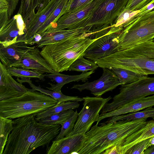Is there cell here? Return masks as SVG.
Returning a JSON list of instances; mask_svg holds the SVG:
<instances>
[{"mask_svg":"<svg viewBox=\"0 0 154 154\" xmlns=\"http://www.w3.org/2000/svg\"><path fill=\"white\" fill-rule=\"evenodd\" d=\"M9 20L8 11H0V27Z\"/></svg>","mask_w":154,"mask_h":154,"instance_id":"obj_40","label":"cell"},{"mask_svg":"<svg viewBox=\"0 0 154 154\" xmlns=\"http://www.w3.org/2000/svg\"><path fill=\"white\" fill-rule=\"evenodd\" d=\"M32 114L13 120L2 154H28L40 146H48L60 132L61 125L41 124Z\"/></svg>","mask_w":154,"mask_h":154,"instance_id":"obj_1","label":"cell"},{"mask_svg":"<svg viewBox=\"0 0 154 154\" xmlns=\"http://www.w3.org/2000/svg\"><path fill=\"white\" fill-rule=\"evenodd\" d=\"M154 9V0H152L149 3L140 9L139 12L132 18L140 17Z\"/></svg>","mask_w":154,"mask_h":154,"instance_id":"obj_38","label":"cell"},{"mask_svg":"<svg viewBox=\"0 0 154 154\" xmlns=\"http://www.w3.org/2000/svg\"><path fill=\"white\" fill-rule=\"evenodd\" d=\"M34 0H21L18 13L22 16L25 24V29L29 25L35 15L33 9Z\"/></svg>","mask_w":154,"mask_h":154,"instance_id":"obj_30","label":"cell"},{"mask_svg":"<svg viewBox=\"0 0 154 154\" xmlns=\"http://www.w3.org/2000/svg\"><path fill=\"white\" fill-rule=\"evenodd\" d=\"M83 98V106L78 113V119L72 132L68 135L81 133L85 134L93 123L98 121L101 110L112 98L110 96L105 98L101 96H86Z\"/></svg>","mask_w":154,"mask_h":154,"instance_id":"obj_9","label":"cell"},{"mask_svg":"<svg viewBox=\"0 0 154 154\" xmlns=\"http://www.w3.org/2000/svg\"><path fill=\"white\" fill-rule=\"evenodd\" d=\"M69 0H62L56 8L39 29L37 33L41 35L50 24L56 22L63 15L68 12L66 9Z\"/></svg>","mask_w":154,"mask_h":154,"instance_id":"obj_27","label":"cell"},{"mask_svg":"<svg viewBox=\"0 0 154 154\" xmlns=\"http://www.w3.org/2000/svg\"><path fill=\"white\" fill-rule=\"evenodd\" d=\"M25 42L18 40L5 46H0V59L7 67L19 61L22 56L30 48Z\"/></svg>","mask_w":154,"mask_h":154,"instance_id":"obj_18","label":"cell"},{"mask_svg":"<svg viewBox=\"0 0 154 154\" xmlns=\"http://www.w3.org/2000/svg\"><path fill=\"white\" fill-rule=\"evenodd\" d=\"M85 140V135L83 133L68 135L60 139L54 140L48 147L46 154H78L82 148Z\"/></svg>","mask_w":154,"mask_h":154,"instance_id":"obj_14","label":"cell"},{"mask_svg":"<svg viewBox=\"0 0 154 154\" xmlns=\"http://www.w3.org/2000/svg\"><path fill=\"white\" fill-rule=\"evenodd\" d=\"M119 34V51L128 49L154 39V9L132 18Z\"/></svg>","mask_w":154,"mask_h":154,"instance_id":"obj_6","label":"cell"},{"mask_svg":"<svg viewBox=\"0 0 154 154\" xmlns=\"http://www.w3.org/2000/svg\"><path fill=\"white\" fill-rule=\"evenodd\" d=\"M152 41L154 42V39Z\"/></svg>","mask_w":154,"mask_h":154,"instance_id":"obj_48","label":"cell"},{"mask_svg":"<svg viewBox=\"0 0 154 154\" xmlns=\"http://www.w3.org/2000/svg\"><path fill=\"white\" fill-rule=\"evenodd\" d=\"M95 62L102 68L117 67L143 75L154 74V42H146L119 51Z\"/></svg>","mask_w":154,"mask_h":154,"instance_id":"obj_4","label":"cell"},{"mask_svg":"<svg viewBox=\"0 0 154 154\" xmlns=\"http://www.w3.org/2000/svg\"><path fill=\"white\" fill-rule=\"evenodd\" d=\"M101 30L85 33L46 45L42 48L41 54L54 71H67L75 60L83 56L88 47L99 38H93L91 36Z\"/></svg>","mask_w":154,"mask_h":154,"instance_id":"obj_3","label":"cell"},{"mask_svg":"<svg viewBox=\"0 0 154 154\" xmlns=\"http://www.w3.org/2000/svg\"><path fill=\"white\" fill-rule=\"evenodd\" d=\"M154 137V120L148 121L145 125L125 139L122 145L118 148L119 154H125L137 143Z\"/></svg>","mask_w":154,"mask_h":154,"instance_id":"obj_21","label":"cell"},{"mask_svg":"<svg viewBox=\"0 0 154 154\" xmlns=\"http://www.w3.org/2000/svg\"><path fill=\"white\" fill-rule=\"evenodd\" d=\"M118 30L112 25L108 33L98 38L88 47L83 57L95 61L119 51L120 32Z\"/></svg>","mask_w":154,"mask_h":154,"instance_id":"obj_10","label":"cell"},{"mask_svg":"<svg viewBox=\"0 0 154 154\" xmlns=\"http://www.w3.org/2000/svg\"><path fill=\"white\" fill-rule=\"evenodd\" d=\"M95 31L93 30V27L90 26L66 29L54 34L42 36V39L36 44V46L42 48L46 45L65 38L77 37L83 33Z\"/></svg>","mask_w":154,"mask_h":154,"instance_id":"obj_19","label":"cell"},{"mask_svg":"<svg viewBox=\"0 0 154 154\" xmlns=\"http://www.w3.org/2000/svg\"><path fill=\"white\" fill-rule=\"evenodd\" d=\"M98 67L95 61L86 59L82 56L75 60L69 66L68 70L85 72L95 71Z\"/></svg>","mask_w":154,"mask_h":154,"instance_id":"obj_28","label":"cell"},{"mask_svg":"<svg viewBox=\"0 0 154 154\" xmlns=\"http://www.w3.org/2000/svg\"><path fill=\"white\" fill-rule=\"evenodd\" d=\"M143 154H154V145L148 147L145 150Z\"/></svg>","mask_w":154,"mask_h":154,"instance_id":"obj_45","label":"cell"},{"mask_svg":"<svg viewBox=\"0 0 154 154\" xmlns=\"http://www.w3.org/2000/svg\"><path fill=\"white\" fill-rule=\"evenodd\" d=\"M148 118L154 120V107L152 106L148 107L141 111L110 117L107 121L99 125H103L122 120H133Z\"/></svg>","mask_w":154,"mask_h":154,"instance_id":"obj_22","label":"cell"},{"mask_svg":"<svg viewBox=\"0 0 154 154\" xmlns=\"http://www.w3.org/2000/svg\"><path fill=\"white\" fill-rule=\"evenodd\" d=\"M8 3L7 0H0V11H8Z\"/></svg>","mask_w":154,"mask_h":154,"instance_id":"obj_42","label":"cell"},{"mask_svg":"<svg viewBox=\"0 0 154 154\" xmlns=\"http://www.w3.org/2000/svg\"><path fill=\"white\" fill-rule=\"evenodd\" d=\"M95 0H69L67 8L68 12H75L83 9Z\"/></svg>","mask_w":154,"mask_h":154,"instance_id":"obj_34","label":"cell"},{"mask_svg":"<svg viewBox=\"0 0 154 154\" xmlns=\"http://www.w3.org/2000/svg\"><path fill=\"white\" fill-rule=\"evenodd\" d=\"M0 100L20 96L29 89L15 80L7 68L0 63Z\"/></svg>","mask_w":154,"mask_h":154,"instance_id":"obj_15","label":"cell"},{"mask_svg":"<svg viewBox=\"0 0 154 154\" xmlns=\"http://www.w3.org/2000/svg\"><path fill=\"white\" fill-rule=\"evenodd\" d=\"M103 69L102 75L98 79L82 84L74 85L71 88L77 89L80 92L85 90H89L94 95L101 96L121 85L116 75L111 70L107 68Z\"/></svg>","mask_w":154,"mask_h":154,"instance_id":"obj_12","label":"cell"},{"mask_svg":"<svg viewBox=\"0 0 154 154\" xmlns=\"http://www.w3.org/2000/svg\"><path fill=\"white\" fill-rule=\"evenodd\" d=\"M44 0H34L33 5V9L35 11V10L36 8L38 9L40 8Z\"/></svg>","mask_w":154,"mask_h":154,"instance_id":"obj_44","label":"cell"},{"mask_svg":"<svg viewBox=\"0 0 154 154\" xmlns=\"http://www.w3.org/2000/svg\"><path fill=\"white\" fill-rule=\"evenodd\" d=\"M62 0H51L42 10L37 12L32 20L25 29V33L19 40L24 41L28 45L33 41L35 35L56 8Z\"/></svg>","mask_w":154,"mask_h":154,"instance_id":"obj_16","label":"cell"},{"mask_svg":"<svg viewBox=\"0 0 154 154\" xmlns=\"http://www.w3.org/2000/svg\"><path fill=\"white\" fill-rule=\"evenodd\" d=\"M152 0H128L125 8L132 11L140 10Z\"/></svg>","mask_w":154,"mask_h":154,"instance_id":"obj_36","label":"cell"},{"mask_svg":"<svg viewBox=\"0 0 154 154\" xmlns=\"http://www.w3.org/2000/svg\"><path fill=\"white\" fill-rule=\"evenodd\" d=\"M7 68L10 74L12 76L17 77V80L21 84L23 81L28 79L37 78L43 81L45 80L44 75L35 70L26 69L13 66Z\"/></svg>","mask_w":154,"mask_h":154,"instance_id":"obj_25","label":"cell"},{"mask_svg":"<svg viewBox=\"0 0 154 154\" xmlns=\"http://www.w3.org/2000/svg\"><path fill=\"white\" fill-rule=\"evenodd\" d=\"M73 109H71L54 114L46 118L40 120L38 122L42 124L51 125H61L74 114Z\"/></svg>","mask_w":154,"mask_h":154,"instance_id":"obj_31","label":"cell"},{"mask_svg":"<svg viewBox=\"0 0 154 154\" xmlns=\"http://www.w3.org/2000/svg\"><path fill=\"white\" fill-rule=\"evenodd\" d=\"M8 3V12L9 19H11L14 11L18 3L19 0H7Z\"/></svg>","mask_w":154,"mask_h":154,"instance_id":"obj_39","label":"cell"},{"mask_svg":"<svg viewBox=\"0 0 154 154\" xmlns=\"http://www.w3.org/2000/svg\"><path fill=\"white\" fill-rule=\"evenodd\" d=\"M37 46L31 47L22 56L20 60L10 66L29 70H34L42 73L54 72L42 56Z\"/></svg>","mask_w":154,"mask_h":154,"instance_id":"obj_13","label":"cell"},{"mask_svg":"<svg viewBox=\"0 0 154 154\" xmlns=\"http://www.w3.org/2000/svg\"><path fill=\"white\" fill-rule=\"evenodd\" d=\"M153 145H154V137L151 138L149 144V147Z\"/></svg>","mask_w":154,"mask_h":154,"instance_id":"obj_47","label":"cell"},{"mask_svg":"<svg viewBox=\"0 0 154 154\" xmlns=\"http://www.w3.org/2000/svg\"><path fill=\"white\" fill-rule=\"evenodd\" d=\"M94 72V71L92 70L82 72L80 75H69L54 71L52 73L44 74L45 77L50 79L51 81H54V83H56L54 84L48 83V84L51 86V87L46 88L51 91L61 92V88L65 84L73 82L82 81L83 82H85L91 77V75Z\"/></svg>","mask_w":154,"mask_h":154,"instance_id":"obj_20","label":"cell"},{"mask_svg":"<svg viewBox=\"0 0 154 154\" xmlns=\"http://www.w3.org/2000/svg\"><path fill=\"white\" fill-rule=\"evenodd\" d=\"M147 118L122 120L93 126L85 134V140L78 154H102L108 148L121 146L128 136L142 128Z\"/></svg>","mask_w":154,"mask_h":154,"instance_id":"obj_2","label":"cell"},{"mask_svg":"<svg viewBox=\"0 0 154 154\" xmlns=\"http://www.w3.org/2000/svg\"><path fill=\"white\" fill-rule=\"evenodd\" d=\"M154 106V94L134 100L113 111L100 114L97 123L110 117L139 111Z\"/></svg>","mask_w":154,"mask_h":154,"instance_id":"obj_17","label":"cell"},{"mask_svg":"<svg viewBox=\"0 0 154 154\" xmlns=\"http://www.w3.org/2000/svg\"><path fill=\"white\" fill-rule=\"evenodd\" d=\"M102 154H119L118 148L116 146L109 147L102 153Z\"/></svg>","mask_w":154,"mask_h":154,"instance_id":"obj_41","label":"cell"},{"mask_svg":"<svg viewBox=\"0 0 154 154\" xmlns=\"http://www.w3.org/2000/svg\"><path fill=\"white\" fill-rule=\"evenodd\" d=\"M128 0H98L92 9L86 26L94 29L106 27L112 24L125 8Z\"/></svg>","mask_w":154,"mask_h":154,"instance_id":"obj_8","label":"cell"},{"mask_svg":"<svg viewBox=\"0 0 154 154\" xmlns=\"http://www.w3.org/2000/svg\"><path fill=\"white\" fill-rule=\"evenodd\" d=\"M98 1L95 0L79 11L66 13L56 22L50 24L41 35L42 36L54 34L66 29L86 26L88 19L91 16L92 11Z\"/></svg>","mask_w":154,"mask_h":154,"instance_id":"obj_11","label":"cell"},{"mask_svg":"<svg viewBox=\"0 0 154 154\" xmlns=\"http://www.w3.org/2000/svg\"><path fill=\"white\" fill-rule=\"evenodd\" d=\"M119 93L107 103L100 111V114L119 108L134 100L154 94V77L145 75L132 83L122 85Z\"/></svg>","mask_w":154,"mask_h":154,"instance_id":"obj_7","label":"cell"},{"mask_svg":"<svg viewBox=\"0 0 154 154\" xmlns=\"http://www.w3.org/2000/svg\"><path fill=\"white\" fill-rule=\"evenodd\" d=\"M13 120L0 116V154H2L8 136L13 129Z\"/></svg>","mask_w":154,"mask_h":154,"instance_id":"obj_29","label":"cell"},{"mask_svg":"<svg viewBox=\"0 0 154 154\" xmlns=\"http://www.w3.org/2000/svg\"><path fill=\"white\" fill-rule=\"evenodd\" d=\"M151 138L137 143L129 149L125 154H143L145 150L149 147Z\"/></svg>","mask_w":154,"mask_h":154,"instance_id":"obj_35","label":"cell"},{"mask_svg":"<svg viewBox=\"0 0 154 154\" xmlns=\"http://www.w3.org/2000/svg\"><path fill=\"white\" fill-rule=\"evenodd\" d=\"M51 0H44L41 7L38 9L39 11L42 10L48 4Z\"/></svg>","mask_w":154,"mask_h":154,"instance_id":"obj_46","label":"cell"},{"mask_svg":"<svg viewBox=\"0 0 154 154\" xmlns=\"http://www.w3.org/2000/svg\"><path fill=\"white\" fill-rule=\"evenodd\" d=\"M108 69L116 75L121 85L132 83L145 75L122 68L112 67Z\"/></svg>","mask_w":154,"mask_h":154,"instance_id":"obj_26","label":"cell"},{"mask_svg":"<svg viewBox=\"0 0 154 154\" xmlns=\"http://www.w3.org/2000/svg\"><path fill=\"white\" fill-rule=\"evenodd\" d=\"M78 113L76 110L69 118L61 125L60 133L55 137V140H58L68 136L72 131L78 118Z\"/></svg>","mask_w":154,"mask_h":154,"instance_id":"obj_32","label":"cell"},{"mask_svg":"<svg viewBox=\"0 0 154 154\" xmlns=\"http://www.w3.org/2000/svg\"><path fill=\"white\" fill-rule=\"evenodd\" d=\"M80 105L79 101H68L58 102L54 106L36 115L35 119L38 121L52 115L69 110L74 109L78 108Z\"/></svg>","mask_w":154,"mask_h":154,"instance_id":"obj_23","label":"cell"},{"mask_svg":"<svg viewBox=\"0 0 154 154\" xmlns=\"http://www.w3.org/2000/svg\"><path fill=\"white\" fill-rule=\"evenodd\" d=\"M37 91L29 89L20 96L0 100V116L12 119L37 114L58 102L53 98Z\"/></svg>","mask_w":154,"mask_h":154,"instance_id":"obj_5","label":"cell"},{"mask_svg":"<svg viewBox=\"0 0 154 154\" xmlns=\"http://www.w3.org/2000/svg\"><path fill=\"white\" fill-rule=\"evenodd\" d=\"M140 10L132 11L124 8L119 13L113 23L114 27H120L123 29V26L134 16L137 14Z\"/></svg>","mask_w":154,"mask_h":154,"instance_id":"obj_33","label":"cell"},{"mask_svg":"<svg viewBox=\"0 0 154 154\" xmlns=\"http://www.w3.org/2000/svg\"><path fill=\"white\" fill-rule=\"evenodd\" d=\"M42 38V36L41 34L38 33L36 34L34 37L33 41L30 44V45H33L35 44H36L39 42Z\"/></svg>","mask_w":154,"mask_h":154,"instance_id":"obj_43","label":"cell"},{"mask_svg":"<svg viewBox=\"0 0 154 154\" xmlns=\"http://www.w3.org/2000/svg\"><path fill=\"white\" fill-rule=\"evenodd\" d=\"M15 16L17 26L19 30L20 37L18 40L25 33L26 26L22 17L20 14L17 13Z\"/></svg>","mask_w":154,"mask_h":154,"instance_id":"obj_37","label":"cell"},{"mask_svg":"<svg viewBox=\"0 0 154 154\" xmlns=\"http://www.w3.org/2000/svg\"><path fill=\"white\" fill-rule=\"evenodd\" d=\"M26 80L25 82L28 83L32 88L31 89H29L30 91H38L53 98L55 100H57L59 103L68 101H77L79 102L84 101L83 97L81 98L78 96H68L64 95L61 92H57L46 90L42 88L40 86H36L32 83L30 79H28Z\"/></svg>","mask_w":154,"mask_h":154,"instance_id":"obj_24","label":"cell"}]
</instances>
